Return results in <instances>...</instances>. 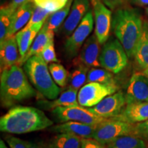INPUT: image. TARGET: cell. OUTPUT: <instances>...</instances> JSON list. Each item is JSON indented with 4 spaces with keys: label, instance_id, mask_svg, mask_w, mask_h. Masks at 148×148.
<instances>
[{
    "label": "cell",
    "instance_id": "cell-1",
    "mask_svg": "<svg viewBox=\"0 0 148 148\" xmlns=\"http://www.w3.org/2000/svg\"><path fill=\"white\" fill-rule=\"evenodd\" d=\"M53 125L43 111L29 106L12 108L0 118V130L14 134L42 130Z\"/></svg>",
    "mask_w": 148,
    "mask_h": 148
},
{
    "label": "cell",
    "instance_id": "cell-2",
    "mask_svg": "<svg viewBox=\"0 0 148 148\" xmlns=\"http://www.w3.org/2000/svg\"><path fill=\"white\" fill-rule=\"evenodd\" d=\"M143 21L139 10L134 8L118 10L112 17L114 34L124 47L128 58L134 57L143 31Z\"/></svg>",
    "mask_w": 148,
    "mask_h": 148
},
{
    "label": "cell",
    "instance_id": "cell-3",
    "mask_svg": "<svg viewBox=\"0 0 148 148\" xmlns=\"http://www.w3.org/2000/svg\"><path fill=\"white\" fill-rule=\"evenodd\" d=\"M37 92L29 84L26 73L18 64L1 71L0 96L3 106H12L20 101L34 97Z\"/></svg>",
    "mask_w": 148,
    "mask_h": 148
},
{
    "label": "cell",
    "instance_id": "cell-4",
    "mask_svg": "<svg viewBox=\"0 0 148 148\" xmlns=\"http://www.w3.org/2000/svg\"><path fill=\"white\" fill-rule=\"evenodd\" d=\"M24 71L38 92L49 100L56 99L61 89L54 82L47 63L40 56L29 58L24 64Z\"/></svg>",
    "mask_w": 148,
    "mask_h": 148
},
{
    "label": "cell",
    "instance_id": "cell-5",
    "mask_svg": "<svg viewBox=\"0 0 148 148\" xmlns=\"http://www.w3.org/2000/svg\"><path fill=\"white\" fill-rule=\"evenodd\" d=\"M99 60L101 67L116 74L126 66L128 56L119 40L108 38L101 48Z\"/></svg>",
    "mask_w": 148,
    "mask_h": 148
},
{
    "label": "cell",
    "instance_id": "cell-6",
    "mask_svg": "<svg viewBox=\"0 0 148 148\" xmlns=\"http://www.w3.org/2000/svg\"><path fill=\"white\" fill-rule=\"evenodd\" d=\"M134 133V124L112 118L97 125L92 138L106 145L116 138Z\"/></svg>",
    "mask_w": 148,
    "mask_h": 148
},
{
    "label": "cell",
    "instance_id": "cell-7",
    "mask_svg": "<svg viewBox=\"0 0 148 148\" xmlns=\"http://www.w3.org/2000/svg\"><path fill=\"white\" fill-rule=\"evenodd\" d=\"M51 111L53 116L60 122L77 121L98 125L109 119L94 114L88 108L81 106L57 107Z\"/></svg>",
    "mask_w": 148,
    "mask_h": 148
},
{
    "label": "cell",
    "instance_id": "cell-8",
    "mask_svg": "<svg viewBox=\"0 0 148 148\" xmlns=\"http://www.w3.org/2000/svg\"><path fill=\"white\" fill-rule=\"evenodd\" d=\"M117 91V85H108L97 82L86 83L79 90L77 101L79 106L91 108L107 96Z\"/></svg>",
    "mask_w": 148,
    "mask_h": 148
},
{
    "label": "cell",
    "instance_id": "cell-9",
    "mask_svg": "<svg viewBox=\"0 0 148 148\" xmlns=\"http://www.w3.org/2000/svg\"><path fill=\"white\" fill-rule=\"evenodd\" d=\"M93 15L89 10L64 43V51L69 58L75 57L93 28Z\"/></svg>",
    "mask_w": 148,
    "mask_h": 148
},
{
    "label": "cell",
    "instance_id": "cell-10",
    "mask_svg": "<svg viewBox=\"0 0 148 148\" xmlns=\"http://www.w3.org/2000/svg\"><path fill=\"white\" fill-rule=\"evenodd\" d=\"M95 18V34L101 45L108 40L112 27V12L101 0H91Z\"/></svg>",
    "mask_w": 148,
    "mask_h": 148
},
{
    "label": "cell",
    "instance_id": "cell-11",
    "mask_svg": "<svg viewBox=\"0 0 148 148\" xmlns=\"http://www.w3.org/2000/svg\"><path fill=\"white\" fill-rule=\"evenodd\" d=\"M126 103L123 92L117 91L107 96L96 106L88 108L94 114L106 119H111L121 113Z\"/></svg>",
    "mask_w": 148,
    "mask_h": 148
},
{
    "label": "cell",
    "instance_id": "cell-12",
    "mask_svg": "<svg viewBox=\"0 0 148 148\" xmlns=\"http://www.w3.org/2000/svg\"><path fill=\"white\" fill-rule=\"evenodd\" d=\"M127 103L148 102V77L145 73H135L130 77L125 94Z\"/></svg>",
    "mask_w": 148,
    "mask_h": 148
},
{
    "label": "cell",
    "instance_id": "cell-13",
    "mask_svg": "<svg viewBox=\"0 0 148 148\" xmlns=\"http://www.w3.org/2000/svg\"><path fill=\"white\" fill-rule=\"evenodd\" d=\"M101 43L97 39L95 34L88 36L81 48L79 56L74 60V64H82L90 68L99 67V55Z\"/></svg>",
    "mask_w": 148,
    "mask_h": 148
},
{
    "label": "cell",
    "instance_id": "cell-14",
    "mask_svg": "<svg viewBox=\"0 0 148 148\" xmlns=\"http://www.w3.org/2000/svg\"><path fill=\"white\" fill-rule=\"evenodd\" d=\"M89 8V0H73L69 13L62 26V32L64 36H71L90 10Z\"/></svg>",
    "mask_w": 148,
    "mask_h": 148
},
{
    "label": "cell",
    "instance_id": "cell-15",
    "mask_svg": "<svg viewBox=\"0 0 148 148\" xmlns=\"http://www.w3.org/2000/svg\"><path fill=\"white\" fill-rule=\"evenodd\" d=\"M21 56L15 35L8 37L0 43V64L1 71L18 64Z\"/></svg>",
    "mask_w": 148,
    "mask_h": 148
},
{
    "label": "cell",
    "instance_id": "cell-16",
    "mask_svg": "<svg viewBox=\"0 0 148 148\" xmlns=\"http://www.w3.org/2000/svg\"><path fill=\"white\" fill-rule=\"evenodd\" d=\"M97 126L77 121H66L51 127L50 130L57 134H70L82 138H88L93 137Z\"/></svg>",
    "mask_w": 148,
    "mask_h": 148
},
{
    "label": "cell",
    "instance_id": "cell-17",
    "mask_svg": "<svg viewBox=\"0 0 148 148\" xmlns=\"http://www.w3.org/2000/svg\"><path fill=\"white\" fill-rule=\"evenodd\" d=\"M113 119L133 124L147 121L148 120V102L127 103L121 113Z\"/></svg>",
    "mask_w": 148,
    "mask_h": 148
},
{
    "label": "cell",
    "instance_id": "cell-18",
    "mask_svg": "<svg viewBox=\"0 0 148 148\" xmlns=\"http://www.w3.org/2000/svg\"><path fill=\"white\" fill-rule=\"evenodd\" d=\"M35 6L36 4L33 0H29L14 12L8 32V37L14 36L18 31L23 29V27L28 23L32 17Z\"/></svg>",
    "mask_w": 148,
    "mask_h": 148
},
{
    "label": "cell",
    "instance_id": "cell-19",
    "mask_svg": "<svg viewBox=\"0 0 148 148\" xmlns=\"http://www.w3.org/2000/svg\"><path fill=\"white\" fill-rule=\"evenodd\" d=\"M43 24L44 23H38L32 25H26L25 27L18 31L15 34L18 50L21 56L20 60L23 58L28 51L36 35L42 28Z\"/></svg>",
    "mask_w": 148,
    "mask_h": 148
},
{
    "label": "cell",
    "instance_id": "cell-20",
    "mask_svg": "<svg viewBox=\"0 0 148 148\" xmlns=\"http://www.w3.org/2000/svg\"><path fill=\"white\" fill-rule=\"evenodd\" d=\"M77 93L78 90L68 88L67 90L60 94L58 98L53 100H40L37 102V105L41 108L51 110L57 107L79 106L77 101Z\"/></svg>",
    "mask_w": 148,
    "mask_h": 148
},
{
    "label": "cell",
    "instance_id": "cell-21",
    "mask_svg": "<svg viewBox=\"0 0 148 148\" xmlns=\"http://www.w3.org/2000/svg\"><path fill=\"white\" fill-rule=\"evenodd\" d=\"M53 36H54V32L49 30L42 25V28L36 35L28 51L25 55V56L19 60L18 64V65L25 64V62L33 56L39 54L42 49L48 43V42L53 38Z\"/></svg>",
    "mask_w": 148,
    "mask_h": 148
},
{
    "label": "cell",
    "instance_id": "cell-22",
    "mask_svg": "<svg viewBox=\"0 0 148 148\" xmlns=\"http://www.w3.org/2000/svg\"><path fill=\"white\" fill-rule=\"evenodd\" d=\"M134 58L140 69L148 67V20L143 21V31L135 51Z\"/></svg>",
    "mask_w": 148,
    "mask_h": 148
},
{
    "label": "cell",
    "instance_id": "cell-23",
    "mask_svg": "<svg viewBox=\"0 0 148 148\" xmlns=\"http://www.w3.org/2000/svg\"><path fill=\"white\" fill-rule=\"evenodd\" d=\"M73 0H69L66 4L62 8L53 12L49 14L43 26L49 30L56 32L62 23L65 21V18L69 14L71 10Z\"/></svg>",
    "mask_w": 148,
    "mask_h": 148
},
{
    "label": "cell",
    "instance_id": "cell-24",
    "mask_svg": "<svg viewBox=\"0 0 148 148\" xmlns=\"http://www.w3.org/2000/svg\"><path fill=\"white\" fill-rule=\"evenodd\" d=\"M106 148H148V146L143 138L134 135H127L110 142L106 145Z\"/></svg>",
    "mask_w": 148,
    "mask_h": 148
},
{
    "label": "cell",
    "instance_id": "cell-25",
    "mask_svg": "<svg viewBox=\"0 0 148 148\" xmlns=\"http://www.w3.org/2000/svg\"><path fill=\"white\" fill-rule=\"evenodd\" d=\"M75 67L70 71L69 88L78 90L86 84L90 68L82 64H74Z\"/></svg>",
    "mask_w": 148,
    "mask_h": 148
},
{
    "label": "cell",
    "instance_id": "cell-26",
    "mask_svg": "<svg viewBox=\"0 0 148 148\" xmlns=\"http://www.w3.org/2000/svg\"><path fill=\"white\" fill-rule=\"evenodd\" d=\"M82 138L70 134H58L51 140L49 148H81Z\"/></svg>",
    "mask_w": 148,
    "mask_h": 148
},
{
    "label": "cell",
    "instance_id": "cell-27",
    "mask_svg": "<svg viewBox=\"0 0 148 148\" xmlns=\"http://www.w3.org/2000/svg\"><path fill=\"white\" fill-rule=\"evenodd\" d=\"M97 82L108 85H116L113 75L104 68H91L88 71L86 83Z\"/></svg>",
    "mask_w": 148,
    "mask_h": 148
},
{
    "label": "cell",
    "instance_id": "cell-28",
    "mask_svg": "<svg viewBox=\"0 0 148 148\" xmlns=\"http://www.w3.org/2000/svg\"><path fill=\"white\" fill-rule=\"evenodd\" d=\"M14 11L7 6L1 7L0 10V43L8 37V32L12 23Z\"/></svg>",
    "mask_w": 148,
    "mask_h": 148
},
{
    "label": "cell",
    "instance_id": "cell-29",
    "mask_svg": "<svg viewBox=\"0 0 148 148\" xmlns=\"http://www.w3.org/2000/svg\"><path fill=\"white\" fill-rule=\"evenodd\" d=\"M49 69L54 82L60 87H65L69 82V73L62 64L53 62L49 66Z\"/></svg>",
    "mask_w": 148,
    "mask_h": 148
},
{
    "label": "cell",
    "instance_id": "cell-30",
    "mask_svg": "<svg viewBox=\"0 0 148 148\" xmlns=\"http://www.w3.org/2000/svg\"><path fill=\"white\" fill-rule=\"evenodd\" d=\"M69 0H33L35 4L52 13L62 8Z\"/></svg>",
    "mask_w": 148,
    "mask_h": 148
},
{
    "label": "cell",
    "instance_id": "cell-31",
    "mask_svg": "<svg viewBox=\"0 0 148 148\" xmlns=\"http://www.w3.org/2000/svg\"><path fill=\"white\" fill-rule=\"evenodd\" d=\"M38 55L40 56L47 64L53 63V62H58V60L57 58L55 52L53 38L48 42V43L42 49V50L40 51L39 54Z\"/></svg>",
    "mask_w": 148,
    "mask_h": 148
},
{
    "label": "cell",
    "instance_id": "cell-32",
    "mask_svg": "<svg viewBox=\"0 0 148 148\" xmlns=\"http://www.w3.org/2000/svg\"><path fill=\"white\" fill-rule=\"evenodd\" d=\"M50 14L51 12L49 11L36 5L32 17H31L30 20L27 25H34V24L44 23Z\"/></svg>",
    "mask_w": 148,
    "mask_h": 148
},
{
    "label": "cell",
    "instance_id": "cell-33",
    "mask_svg": "<svg viewBox=\"0 0 148 148\" xmlns=\"http://www.w3.org/2000/svg\"><path fill=\"white\" fill-rule=\"evenodd\" d=\"M134 136H138L145 140L148 138V120L135 123Z\"/></svg>",
    "mask_w": 148,
    "mask_h": 148
},
{
    "label": "cell",
    "instance_id": "cell-34",
    "mask_svg": "<svg viewBox=\"0 0 148 148\" xmlns=\"http://www.w3.org/2000/svg\"><path fill=\"white\" fill-rule=\"evenodd\" d=\"M5 140L10 148H27V141L19 138L9 136L5 138Z\"/></svg>",
    "mask_w": 148,
    "mask_h": 148
},
{
    "label": "cell",
    "instance_id": "cell-35",
    "mask_svg": "<svg viewBox=\"0 0 148 148\" xmlns=\"http://www.w3.org/2000/svg\"><path fill=\"white\" fill-rule=\"evenodd\" d=\"M81 148H106V145L100 143L92 138H82Z\"/></svg>",
    "mask_w": 148,
    "mask_h": 148
},
{
    "label": "cell",
    "instance_id": "cell-36",
    "mask_svg": "<svg viewBox=\"0 0 148 148\" xmlns=\"http://www.w3.org/2000/svg\"><path fill=\"white\" fill-rule=\"evenodd\" d=\"M127 0H102L103 3L110 10H114L125 3Z\"/></svg>",
    "mask_w": 148,
    "mask_h": 148
},
{
    "label": "cell",
    "instance_id": "cell-37",
    "mask_svg": "<svg viewBox=\"0 0 148 148\" xmlns=\"http://www.w3.org/2000/svg\"><path fill=\"white\" fill-rule=\"evenodd\" d=\"M27 1H29V0H12L11 2L8 5V6L11 10L15 12L21 5H23L24 3H25Z\"/></svg>",
    "mask_w": 148,
    "mask_h": 148
},
{
    "label": "cell",
    "instance_id": "cell-38",
    "mask_svg": "<svg viewBox=\"0 0 148 148\" xmlns=\"http://www.w3.org/2000/svg\"><path fill=\"white\" fill-rule=\"evenodd\" d=\"M132 3L138 6L148 5V0H132Z\"/></svg>",
    "mask_w": 148,
    "mask_h": 148
},
{
    "label": "cell",
    "instance_id": "cell-39",
    "mask_svg": "<svg viewBox=\"0 0 148 148\" xmlns=\"http://www.w3.org/2000/svg\"><path fill=\"white\" fill-rule=\"evenodd\" d=\"M27 148H42L41 146L34 142L27 141Z\"/></svg>",
    "mask_w": 148,
    "mask_h": 148
},
{
    "label": "cell",
    "instance_id": "cell-40",
    "mask_svg": "<svg viewBox=\"0 0 148 148\" xmlns=\"http://www.w3.org/2000/svg\"><path fill=\"white\" fill-rule=\"evenodd\" d=\"M0 148H8L5 145L4 142L3 141V140H0Z\"/></svg>",
    "mask_w": 148,
    "mask_h": 148
},
{
    "label": "cell",
    "instance_id": "cell-41",
    "mask_svg": "<svg viewBox=\"0 0 148 148\" xmlns=\"http://www.w3.org/2000/svg\"><path fill=\"white\" fill-rule=\"evenodd\" d=\"M144 73H145V75H147V76L148 77V67H147L146 69L144 70Z\"/></svg>",
    "mask_w": 148,
    "mask_h": 148
},
{
    "label": "cell",
    "instance_id": "cell-42",
    "mask_svg": "<svg viewBox=\"0 0 148 148\" xmlns=\"http://www.w3.org/2000/svg\"><path fill=\"white\" fill-rule=\"evenodd\" d=\"M145 12H146V14H147L148 15V6L145 8Z\"/></svg>",
    "mask_w": 148,
    "mask_h": 148
},
{
    "label": "cell",
    "instance_id": "cell-43",
    "mask_svg": "<svg viewBox=\"0 0 148 148\" xmlns=\"http://www.w3.org/2000/svg\"><path fill=\"white\" fill-rule=\"evenodd\" d=\"M145 140H146V141H147V146H148V138H146V139H145Z\"/></svg>",
    "mask_w": 148,
    "mask_h": 148
}]
</instances>
